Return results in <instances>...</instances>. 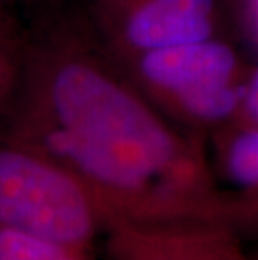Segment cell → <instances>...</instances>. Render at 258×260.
Returning a JSON list of instances; mask_svg holds the SVG:
<instances>
[{
  "mask_svg": "<svg viewBox=\"0 0 258 260\" xmlns=\"http://www.w3.org/2000/svg\"><path fill=\"white\" fill-rule=\"evenodd\" d=\"M240 4L245 12L246 20H248L250 25L253 27L255 34L258 37V0H240Z\"/></svg>",
  "mask_w": 258,
  "mask_h": 260,
  "instance_id": "cell-13",
  "label": "cell"
},
{
  "mask_svg": "<svg viewBox=\"0 0 258 260\" xmlns=\"http://www.w3.org/2000/svg\"><path fill=\"white\" fill-rule=\"evenodd\" d=\"M25 25L0 32V135L17 96L24 66Z\"/></svg>",
  "mask_w": 258,
  "mask_h": 260,
  "instance_id": "cell-7",
  "label": "cell"
},
{
  "mask_svg": "<svg viewBox=\"0 0 258 260\" xmlns=\"http://www.w3.org/2000/svg\"><path fill=\"white\" fill-rule=\"evenodd\" d=\"M14 0H0V32L22 25L15 17Z\"/></svg>",
  "mask_w": 258,
  "mask_h": 260,
  "instance_id": "cell-11",
  "label": "cell"
},
{
  "mask_svg": "<svg viewBox=\"0 0 258 260\" xmlns=\"http://www.w3.org/2000/svg\"><path fill=\"white\" fill-rule=\"evenodd\" d=\"M253 260H258V253H255V255H253Z\"/></svg>",
  "mask_w": 258,
  "mask_h": 260,
  "instance_id": "cell-14",
  "label": "cell"
},
{
  "mask_svg": "<svg viewBox=\"0 0 258 260\" xmlns=\"http://www.w3.org/2000/svg\"><path fill=\"white\" fill-rule=\"evenodd\" d=\"M218 167L235 191L258 186V126L227 124L216 135Z\"/></svg>",
  "mask_w": 258,
  "mask_h": 260,
  "instance_id": "cell-6",
  "label": "cell"
},
{
  "mask_svg": "<svg viewBox=\"0 0 258 260\" xmlns=\"http://www.w3.org/2000/svg\"><path fill=\"white\" fill-rule=\"evenodd\" d=\"M225 225L243 239L258 235V186L241 191H228Z\"/></svg>",
  "mask_w": 258,
  "mask_h": 260,
  "instance_id": "cell-9",
  "label": "cell"
},
{
  "mask_svg": "<svg viewBox=\"0 0 258 260\" xmlns=\"http://www.w3.org/2000/svg\"><path fill=\"white\" fill-rule=\"evenodd\" d=\"M0 226L91 252L106 217L86 181L57 159L0 138Z\"/></svg>",
  "mask_w": 258,
  "mask_h": 260,
  "instance_id": "cell-2",
  "label": "cell"
},
{
  "mask_svg": "<svg viewBox=\"0 0 258 260\" xmlns=\"http://www.w3.org/2000/svg\"><path fill=\"white\" fill-rule=\"evenodd\" d=\"M216 0H86L82 17L114 59L215 37Z\"/></svg>",
  "mask_w": 258,
  "mask_h": 260,
  "instance_id": "cell-3",
  "label": "cell"
},
{
  "mask_svg": "<svg viewBox=\"0 0 258 260\" xmlns=\"http://www.w3.org/2000/svg\"><path fill=\"white\" fill-rule=\"evenodd\" d=\"M114 60L174 124L205 92L246 77L238 54L215 37Z\"/></svg>",
  "mask_w": 258,
  "mask_h": 260,
  "instance_id": "cell-4",
  "label": "cell"
},
{
  "mask_svg": "<svg viewBox=\"0 0 258 260\" xmlns=\"http://www.w3.org/2000/svg\"><path fill=\"white\" fill-rule=\"evenodd\" d=\"M106 248L111 260H253L243 239L222 223L138 225L106 223Z\"/></svg>",
  "mask_w": 258,
  "mask_h": 260,
  "instance_id": "cell-5",
  "label": "cell"
},
{
  "mask_svg": "<svg viewBox=\"0 0 258 260\" xmlns=\"http://www.w3.org/2000/svg\"><path fill=\"white\" fill-rule=\"evenodd\" d=\"M69 0H14V4H24V5H29L37 12H44V10H51V9H59V7H64Z\"/></svg>",
  "mask_w": 258,
  "mask_h": 260,
  "instance_id": "cell-12",
  "label": "cell"
},
{
  "mask_svg": "<svg viewBox=\"0 0 258 260\" xmlns=\"http://www.w3.org/2000/svg\"><path fill=\"white\" fill-rule=\"evenodd\" d=\"M230 124L258 126V66L245 77L238 111Z\"/></svg>",
  "mask_w": 258,
  "mask_h": 260,
  "instance_id": "cell-10",
  "label": "cell"
},
{
  "mask_svg": "<svg viewBox=\"0 0 258 260\" xmlns=\"http://www.w3.org/2000/svg\"><path fill=\"white\" fill-rule=\"evenodd\" d=\"M0 138L72 170L106 223L225 225L228 191L201 135L159 111L65 5L25 25L19 89Z\"/></svg>",
  "mask_w": 258,
  "mask_h": 260,
  "instance_id": "cell-1",
  "label": "cell"
},
{
  "mask_svg": "<svg viewBox=\"0 0 258 260\" xmlns=\"http://www.w3.org/2000/svg\"><path fill=\"white\" fill-rule=\"evenodd\" d=\"M0 260H91L89 253L0 226Z\"/></svg>",
  "mask_w": 258,
  "mask_h": 260,
  "instance_id": "cell-8",
  "label": "cell"
}]
</instances>
